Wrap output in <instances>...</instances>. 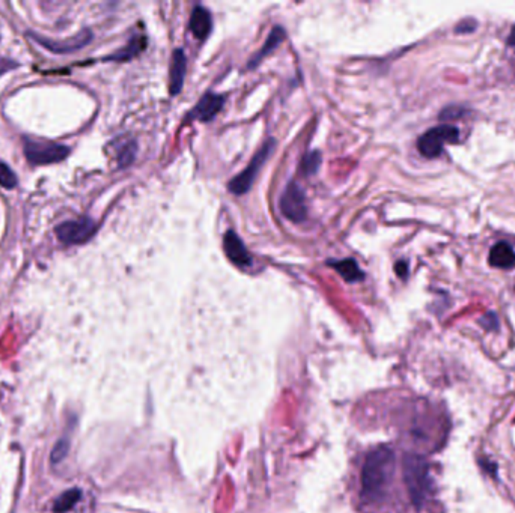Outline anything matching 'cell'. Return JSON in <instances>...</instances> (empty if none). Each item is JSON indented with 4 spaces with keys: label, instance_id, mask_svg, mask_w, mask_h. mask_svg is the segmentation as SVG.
Returning <instances> with one entry per match:
<instances>
[{
    "label": "cell",
    "instance_id": "obj_21",
    "mask_svg": "<svg viewBox=\"0 0 515 513\" xmlns=\"http://www.w3.org/2000/svg\"><path fill=\"white\" fill-rule=\"evenodd\" d=\"M67 450H68V443L67 441H59L56 444V447L53 448V453H51V461L53 462H58V461H62L63 456L67 455Z\"/></svg>",
    "mask_w": 515,
    "mask_h": 513
},
{
    "label": "cell",
    "instance_id": "obj_15",
    "mask_svg": "<svg viewBox=\"0 0 515 513\" xmlns=\"http://www.w3.org/2000/svg\"><path fill=\"white\" fill-rule=\"evenodd\" d=\"M81 500V491L80 489H70L65 491L56 498L53 505V512L54 513H67L71 509H74L77 506V503Z\"/></svg>",
    "mask_w": 515,
    "mask_h": 513
},
{
    "label": "cell",
    "instance_id": "obj_19",
    "mask_svg": "<svg viewBox=\"0 0 515 513\" xmlns=\"http://www.w3.org/2000/svg\"><path fill=\"white\" fill-rule=\"evenodd\" d=\"M0 186L5 188H14L17 186L15 173L5 163H0Z\"/></svg>",
    "mask_w": 515,
    "mask_h": 513
},
{
    "label": "cell",
    "instance_id": "obj_2",
    "mask_svg": "<svg viewBox=\"0 0 515 513\" xmlns=\"http://www.w3.org/2000/svg\"><path fill=\"white\" fill-rule=\"evenodd\" d=\"M404 478L413 503L419 507L430 489L427 462L418 456H407L404 462Z\"/></svg>",
    "mask_w": 515,
    "mask_h": 513
},
{
    "label": "cell",
    "instance_id": "obj_7",
    "mask_svg": "<svg viewBox=\"0 0 515 513\" xmlns=\"http://www.w3.org/2000/svg\"><path fill=\"white\" fill-rule=\"evenodd\" d=\"M95 234V223L92 220L83 217L79 220L63 222L56 227V235L65 244H80L88 241Z\"/></svg>",
    "mask_w": 515,
    "mask_h": 513
},
{
    "label": "cell",
    "instance_id": "obj_9",
    "mask_svg": "<svg viewBox=\"0 0 515 513\" xmlns=\"http://www.w3.org/2000/svg\"><path fill=\"white\" fill-rule=\"evenodd\" d=\"M223 104H224L223 95L208 92L201 98V101L195 106V108L192 110V113L188 115V117H196L202 122L211 121V119L220 112Z\"/></svg>",
    "mask_w": 515,
    "mask_h": 513
},
{
    "label": "cell",
    "instance_id": "obj_24",
    "mask_svg": "<svg viewBox=\"0 0 515 513\" xmlns=\"http://www.w3.org/2000/svg\"><path fill=\"white\" fill-rule=\"evenodd\" d=\"M455 116H459L461 115V112H459V110H457V112L454 113ZM450 116V112H449V108H445V110H443V112H441V115H440V117H449Z\"/></svg>",
    "mask_w": 515,
    "mask_h": 513
},
{
    "label": "cell",
    "instance_id": "obj_18",
    "mask_svg": "<svg viewBox=\"0 0 515 513\" xmlns=\"http://www.w3.org/2000/svg\"><path fill=\"white\" fill-rule=\"evenodd\" d=\"M320 164H321V154L318 151H312V152H307L303 157L300 169L306 177H311L313 175V173L318 172Z\"/></svg>",
    "mask_w": 515,
    "mask_h": 513
},
{
    "label": "cell",
    "instance_id": "obj_4",
    "mask_svg": "<svg viewBox=\"0 0 515 513\" xmlns=\"http://www.w3.org/2000/svg\"><path fill=\"white\" fill-rule=\"evenodd\" d=\"M275 145H276V140L270 139L261 146V149L255 155H253V158L250 160L249 166L244 169L240 173V175H237V177L231 179V182L228 184V188H229L231 193L237 195V196L247 193L253 182H255L256 173L262 168V164L267 161V158L270 157V154L273 152Z\"/></svg>",
    "mask_w": 515,
    "mask_h": 513
},
{
    "label": "cell",
    "instance_id": "obj_1",
    "mask_svg": "<svg viewBox=\"0 0 515 513\" xmlns=\"http://www.w3.org/2000/svg\"><path fill=\"white\" fill-rule=\"evenodd\" d=\"M393 471V452L379 447L366 456L361 469V498L377 501L383 496Z\"/></svg>",
    "mask_w": 515,
    "mask_h": 513
},
{
    "label": "cell",
    "instance_id": "obj_3",
    "mask_svg": "<svg viewBox=\"0 0 515 513\" xmlns=\"http://www.w3.org/2000/svg\"><path fill=\"white\" fill-rule=\"evenodd\" d=\"M459 131L454 125H439L422 134L418 140L419 152L427 158H436L443 151L445 143H457Z\"/></svg>",
    "mask_w": 515,
    "mask_h": 513
},
{
    "label": "cell",
    "instance_id": "obj_12",
    "mask_svg": "<svg viewBox=\"0 0 515 513\" xmlns=\"http://www.w3.org/2000/svg\"><path fill=\"white\" fill-rule=\"evenodd\" d=\"M213 20L211 14L204 6H196L190 17V31L193 32L197 40H205L211 32Z\"/></svg>",
    "mask_w": 515,
    "mask_h": 513
},
{
    "label": "cell",
    "instance_id": "obj_22",
    "mask_svg": "<svg viewBox=\"0 0 515 513\" xmlns=\"http://www.w3.org/2000/svg\"><path fill=\"white\" fill-rule=\"evenodd\" d=\"M476 29V22L473 20H466L463 23H459L455 27V32L458 33H467V32H473Z\"/></svg>",
    "mask_w": 515,
    "mask_h": 513
},
{
    "label": "cell",
    "instance_id": "obj_14",
    "mask_svg": "<svg viewBox=\"0 0 515 513\" xmlns=\"http://www.w3.org/2000/svg\"><path fill=\"white\" fill-rule=\"evenodd\" d=\"M332 268L336 270L343 280L347 282H360L363 279V271L359 268V265L354 259H342V261H332L329 262Z\"/></svg>",
    "mask_w": 515,
    "mask_h": 513
},
{
    "label": "cell",
    "instance_id": "obj_20",
    "mask_svg": "<svg viewBox=\"0 0 515 513\" xmlns=\"http://www.w3.org/2000/svg\"><path fill=\"white\" fill-rule=\"evenodd\" d=\"M481 325L488 329V332H496L499 328V319H497V315L494 311H488L487 315L481 318Z\"/></svg>",
    "mask_w": 515,
    "mask_h": 513
},
{
    "label": "cell",
    "instance_id": "obj_25",
    "mask_svg": "<svg viewBox=\"0 0 515 513\" xmlns=\"http://www.w3.org/2000/svg\"><path fill=\"white\" fill-rule=\"evenodd\" d=\"M508 44H509V45H515V26L512 27V31H511V33H509Z\"/></svg>",
    "mask_w": 515,
    "mask_h": 513
},
{
    "label": "cell",
    "instance_id": "obj_13",
    "mask_svg": "<svg viewBox=\"0 0 515 513\" xmlns=\"http://www.w3.org/2000/svg\"><path fill=\"white\" fill-rule=\"evenodd\" d=\"M284 40H285V31L282 29V27H280V26L273 27V31L270 32V35H268V38H267L265 44L262 45V49L255 54V56H253V58L250 59V62H249V68L256 67L258 63L261 62V59H262V58H265L268 53L273 51V50L277 47V45H279L280 42H282Z\"/></svg>",
    "mask_w": 515,
    "mask_h": 513
},
{
    "label": "cell",
    "instance_id": "obj_10",
    "mask_svg": "<svg viewBox=\"0 0 515 513\" xmlns=\"http://www.w3.org/2000/svg\"><path fill=\"white\" fill-rule=\"evenodd\" d=\"M186 70H187V59L184 51L178 49L172 54V63H170V74H169V92L170 95H177L181 92L184 85L186 79Z\"/></svg>",
    "mask_w": 515,
    "mask_h": 513
},
{
    "label": "cell",
    "instance_id": "obj_5",
    "mask_svg": "<svg viewBox=\"0 0 515 513\" xmlns=\"http://www.w3.org/2000/svg\"><path fill=\"white\" fill-rule=\"evenodd\" d=\"M280 209H282L284 215L294 223H300L306 218V196L303 188L297 182H289L285 188L282 197H280Z\"/></svg>",
    "mask_w": 515,
    "mask_h": 513
},
{
    "label": "cell",
    "instance_id": "obj_6",
    "mask_svg": "<svg viewBox=\"0 0 515 513\" xmlns=\"http://www.w3.org/2000/svg\"><path fill=\"white\" fill-rule=\"evenodd\" d=\"M26 157L32 164H51L63 160L68 155L70 148L56 143H40V142H27L26 143Z\"/></svg>",
    "mask_w": 515,
    "mask_h": 513
},
{
    "label": "cell",
    "instance_id": "obj_23",
    "mask_svg": "<svg viewBox=\"0 0 515 513\" xmlns=\"http://www.w3.org/2000/svg\"><path fill=\"white\" fill-rule=\"evenodd\" d=\"M395 271L401 279H405L407 276H409V263H407L405 261H398L395 265Z\"/></svg>",
    "mask_w": 515,
    "mask_h": 513
},
{
    "label": "cell",
    "instance_id": "obj_8",
    "mask_svg": "<svg viewBox=\"0 0 515 513\" xmlns=\"http://www.w3.org/2000/svg\"><path fill=\"white\" fill-rule=\"evenodd\" d=\"M223 250L229 261L240 268H249L252 265V256L246 245L243 244L241 238L234 231H228L223 236Z\"/></svg>",
    "mask_w": 515,
    "mask_h": 513
},
{
    "label": "cell",
    "instance_id": "obj_11",
    "mask_svg": "<svg viewBox=\"0 0 515 513\" xmlns=\"http://www.w3.org/2000/svg\"><path fill=\"white\" fill-rule=\"evenodd\" d=\"M488 263L494 268L511 270L515 267V252L506 241H500L491 247L488 254Z\"/></svg>",
    "mask_w": 515,
    "mask_h": 513
},
{
    "label": "cell",
    "instance_id": "obj_17",
    "mask_svg": "<svg viewBox=\"0 0 515 513\" xmlns=\"http://www.w3.org/2000/svg\"><path fill=\"white\" fill-rule=\"evenodd\" d=\"M134 154H136V143L130 139H124L120 145H117V161H120V166H126L134 160Z\"/></svg>",
    "mask_w": 515,
    "mask_h": 513
},
{
    "label": "cell",
    "instance_id": "obj_16",
    "mask_svg": "<svg viewBox=\"0 0 515 513\" xmlns=\"http://www.w3.org/2000/svg\"><path fill=\"white\" fill-rule=\"evenodd\" d=\"M90 41V33L89 32H85L81 33L79 36H74L72 38L71 42H67V44H62V42H51V41H44V40H40L41 44H44L45 47L53 50V51H71V50H77L80 47H83L85 44H88Z\"/></svg>",
    "mask_w": 515,
    "mask_h": 513
}]
</instances>
